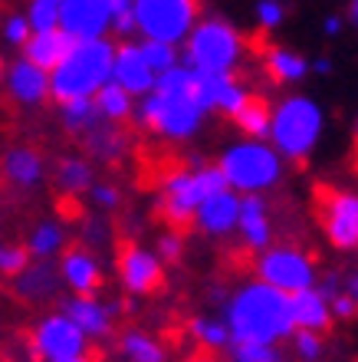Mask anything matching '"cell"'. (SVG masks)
<instances>
[{
    "instance_id": "b9f144b4",
    "label": "cell",
    "mask_w": 358,
    "mask_h": 362,
    "mask_svg": "<svg viewBox=\"0 0 358 362\" xmlns=\"http://www.w3.org/2000/svg\"><path fill=\"white\" fill-rule=\"evenodd\" d=\"M93 201H95V208L112 211V208H119V191H115L112 185H95V188H93Z\"/></svg>"
},
{
    "instance_id": "f6af8a7d",
    "label": "cell",
    "mask_w": 358,
    "mask_h": 362,
    "mask_svg": "<svg viewBox=\"0 0 358 362\" xmlns=\"http://www.w3.org/2000/svg\"><path fill=\"white\" fill-rule=\"evenodd\" d=\"M188 362H217V359H210V353H208V349H198V353L191 356Z\"/></svg>"
},
{
    "instance_id": "4316f807",
    "label": "cell",
    "mask_w": 358,
    "mask_h": 362,
    "mask_svg": "<svg viewBox=\"0 0 358 362\" xmlns=\"http://www.w3.org/2000/svg\"><path fill=\"white\" fill-rule=\"evenodd\" d=\"M230 119H234L246 135H270V119H273V112H270V103H266L263 95L246 93L240 109H237Z\"/></svg>"
},
{
    "instance_id": "836d02e7",
    "label": "cell",
    "mask_w": 358,
    "mask_h": 362,
    "mask_svg": "<svg viewBox=\"0 0 358 362\" xmlns=\"http://www.w3.org/2000/svg\"><path fill=\"white\" fill-rule=\"evenodd\" d=\"M59 7L63 0H30V10H27V23L30 30H53L59 23Z\"/></svg>"
},
{
    "instance_id": "ba28073f",
    "label": "cell",
    "mask_w": 358,
    "mask_h": 362,
    "mask_svg": "<svg viewBox=\"0 0 358 362\" xmlns=\"http://www.w3.org/2000/svg\"><path fill=\"white\" fill-rule=\"evenodd\" d=\"M220 175H224L227 188L237 191L270 188L280 178V155L260 142L234 145V148H227L224 162H220Z\"/></svg>"
},
{
    "instance_id": "7a4b0ae2",
    "label": "cell",
    "mask_w": 358,
    "mask_h": 362,
    "mask_svg": "<svg viewBox=\"0 0 358 362\" xmlns=\"http://www.w3.org/2000/svg\"><path fill=\"white\" fill-rule=\"evenodd\" d=\"M292 326L290 316V296L260 284H246L240 293L227 303V333H234L244 343H270L290 336Z\"/></svg>"
},
{
    "instance_id": "f1b7e54d",
    "label": "cell",
    "mask_w": 358,
    "mask_h": 362,
    "mask_svg": "<svg viewBox=\"0 0 358 362\" xmlns=\"http://www.w3.org/2000/svg\"><path fill=\"white\" fill-rule=\"evenodd\" d=\"M63 247H66V230H63V224H56V221L37 224L33 234H30V244H27L33 260H53L56 254H63Z\"/></svg>"
},
{
    "instance_id": "cb8c5ba5",
    "label": "cell",
    "mask_w": 358,
    "mask_h": 362,
    "mask_svg": "<svg viewBox=\"0 0 358 362\" xmlns=\"http://www.w3.org/2000/svg\"><path fill=\"white\" fill-rule=\"evenodd\" d=\"M240 230H244V247L246 250H263L270 244V218H266V204L256 194L240 201V218H237Z\"/></svg>"
},
{
    "instance_id": "7bdbcfd3",
    "label": "cell",
    "mask_w": 358,
    "mask_h": 362,
    "mask_svg": "<svg viewBox=\"0 0 358 362\" xmlns=\"http://www.w3.org/2000/svg\"><path fill=\"white\" fill-rule=\"evenodd\" d=\"M332 316H342V320H349V316H355V300L352 296H332Z\"/></svg>"
},
{
    "instance_id": "7c38bea8",
    "label": "cell",
    "mask_w": 358,
    "mask_h": 362,
    "mask_svg": "<svg viewBox=\"0 0 358 362\" xmlns=\"http://www.w3.org/2000/svg\"><path fill=\"white\" fill-rule=\"evenodd\" d=\"M119 276H122V286L132 296H148L165 284L161 260L129 238L119 240Z\"/></svg>"
},
{
    "instance_id": "4fadbf2b",
    "label": "cell",
    "mask_w": 358,
    "mask_h": 362,
    "mask_svg": "<svg viewBox=\"0 0 358 362\" xmlns=\"http://www.w3.org/2000/svg\"><path fill=\"white\" fill-rule=\"evenodd\" d=\"M56 27L73 40H99L112 27V17L102 7V0H63Z\"/></svg>"
},
{
    "instance_id": "f907efd6",
    "label": "cell",
    "mask_w": 358,
    "mask_h": 362,
    "mask_svg": "<svg viewBox=\"0 0 358 362\" xmlns=\"http://www.w3.org/2000/svg\"><path fill=\"white\" fill-rule=\"evenodd\" d=\"M355 158H358V122H355Z\"/></svg>"
},
{
    "instance_id": "5b68a950",
    "label": "cell",
    "mask_w": 358,
    "mask_h": 362,
    "mask_svg": "<svg viewBox=\"0 0 358 362\" xmlns=\"http://www.w3.org/2000/svg\"><path fill=\"white\" fill-rule=\"evenodd\" d=\"M319 132L322 112L319 105L309 103L306 95L283 99V105L270 119V135H273L276 152L286 155V158H296V162H302L312 152V145L319 142Z\"/></svg>"
},
{
    "instance_id": "f546056e",
    "label": "cell",
    "mask_w": 358,
    "mask_h": 362,
    "mask_svg": "<svg viewBox=\"0 0 358 362\" xmlns=\"http://www.w3.org/2000/svg\"><path fill=\"white\" fill-rule=\"evenodd\" d=\"M56 185L63 194L79 198L83 191L93 188V165L85 162V158H63L56 165Z\"/></svg>"
},
{
    "instance_id": "d4e9b609",
    "label": "cell",
    "mask_w": 358,
    "mask_h": 362,
    "mask_svg": "<svg viewBox=\"0 0 358 362\" xmlns=\"http://www.w3.org/2000/svg\"><path fill=\"white\" fill-rule=\"evenodd\" d=\"M260 57H263V66L270 73V79H276V83H299L306 76V69H309V63L299 53H290L283 47H266V53L260 49Z\"/></svg>"
},
{
    "instance_id": "2e32d148",
    "label": "cell",
    "mask_w": 358,
    "mask_h": 362,
    "mask_svg": "<svg viewBox=\"0 0 358 362\" xmlns=\"http://www.w3.org/2000/svg\"><path fill=\"white\" fill-rule=\"evenodd\" d=\"M246 89L237 86L230 73H194V99L201 103V109H220V112L234 115L244 103Z\"/></svg>"
},
{
    "instance_id": "681fc988",
    "label": "cell",
    "mask_w": 358,
    "mask_h": 362,
    "mask_svg": "<svg viewBox=\"0 0 358 362\" xmlns=\"http://www.w3.org/2000/svg\"><path fill=\"white\" fill-rule=\"evenodd\" d=\"M352 20L358 23V0H352Z\"/></svg>"
},
{
    "instance_id": "277c9868",
    "label": "cell",
    "mask_w": 358,
    "mask_h": 362,
    "mask_svg": "<svg viewBox=\"0 0 358 362\" xmlns=\"http://www.w3.org/2000/svg\"><path fill=\"white\" fill-rule=\"evenodd\" d=\"M161 185L165 188H161V198H158V218L168 224L171 234H181V238L194 224L201 201L227 188L220 168H194V172L178 168V172L165 175Z\"/></svg>"
},
{
    "instance_id": "8992f818",
    "label": "cell",
    "mask_w": 358,
    "mask_h": 362,
    "mask_svg": "<svg viewBox=\"0 0 358 362\" xmlns=\"http://www.w3.org/2000/svg\"><path fill=\"white\" fill-rule=\"evenodd\" d=\"M135 30L155 43H178L191 33L198 17V0H132Z\"/></svg>"
},
{
    "instance_id": "ee69618b",
    "label": "cell",
    "mask_w": 358,
    "mask_h": 362,
    "mask_svg": "<svg viewBox=\"0 0 358 362\" xmlns=\"http://www.w3.org/2000/svg\"><path fill=\"white\" fill-rule=\"evenodd\" d=\"M102 7L115 20V17H122V13H132V0H102Z\"/></svg>"
},
{
    "instance_id": "1f68e13d",
    "label": "cell",
    "mask_w": 358,
    "mask_h": 362,
    "mask_svg": "<svg viewBox=\"0 0 358 362\" xmlns=\"http://www.w3.org/2000/svg\"><path fill=\"white\" fill-rule=\"evenodd\" d=\"M122 353L132 362H165V349L158 346V339H151L142 329L122 333Z\"/></svg>"
},
{
    "instance_id": "52a82bcc",
    "label": "cell",
    "mask_w": 358,
    "mask_h": 362,
    "mask_svg": "<svg viewBox=\"0 0 358 362\" xmlns=\"http://www.w3.org/2000/svg\"><path fill=\"white\" fill-rule=\"evenodd\" d=\"M312 214L332 240V247L355 250L358 247V194L339 191L332 185L312 188Z\"/></svg>"
},
{
    "instance_id": "44dd1931",
    "label": "cell",
    "mask_w": 358,
    "mask_h": 362,
    "mask_svg": "<svg viewBox=\"0 0 358 362\" xmlns=\"http://www.w3.org/2000/svg\"><path fill=\"white\" fill-rule=\"evenodd\" d=\"M59 313H66L79 329H83L85 339H105L112 333V316H115V303L102 306L95 296H73L63 303Z\"/></svg>"
},
{
    "instance_id": "60d3db41",
    "label": "cell",
    "mask_w": 358,
    "mask_h": 362,
    "mask_svg": "<svg viewBox=\"0 0 358 362\" xmlns=\"http://www.w3.org/2000/svg\"><path fill=\"white\" fill-rule=\"evenodd\" d=\"M181 254H184V238L168 230V234L158 240V257L168 260V264H174V260H181Z\"/></svg>"
},
{
    "instance_id": "74e56055",
    "label": "cell",
    "mask_w": 358,
    "mask_h": 362,
    "mask_svg": "<svg viewBox=\"0 0 358 362\" xmlns=\"http://www.w3.org/2000/svg\"><path fill=\"white\" fill-rule=\"evenodd\" d=\"M30 23H27V17L23 13H13V17H7L4 20V40H7L10 47H23L30 40Z\"/></svg>"
},
{
    "instance_id": "e575fe53",
    "label": "cell",
    "mask_w": 358,
    "mask_h": 362,
    "mask_svg": "<svg viewBox=\"0 0 358 362\" xmlns=\"http://www.w3.org/2000/svg\"><path fill=\"white\" fill-rule=\"evenodd\" d=\"M191 336L201 343V349H217L227 343V326L217 320H191Z\"/></svg>"
},
{
    "instance_id": "7402d4cb",
    "label": "cell",
    "mask_w": 358,
    "mask_h": 362,
    "mask_svg": "<svg viewBox=\"0 0 358 362\" xmlns=\"http://www.w3.org/2000/svg\"><path fill=\"white\" fill-rule=\"evenodd\" d=\"M290 316H292V326L309 329V333H329V326H332L329 300L319 290H299V293H292Z\"/></svg>"
},
{
    "instance_id": "484cf974",
    "label": "cell",
    "mask_w": 358,
    "mask_h": 362,
    "mask_svg": "<svg viewBox=\"0 0 358 362\" xmlns=\"http://www.w3.org/2000/svg\"><path fill=\"white\" fill-rule=\"evenodd\" d=\"M85 148L89 155L95 158H102V162H115V158H122L125 148H129V139H125L122 129H115V125H95L85 132Z\"/></svg>"
},
{
    "instance_id": "ac0fdd59",
    "label": "cell",
    "mask_w": 358,
    "mask_h": 362,
    "mask_svg": "<svg viewBox=\"0 0 358 362\" xmlns=\"http://www.w3.org/2000/svg\"><path fill=\"white\" fill-rule=\"evenodd\" d=\"M155 79L158 76L151 73V66L145 63V57H142V49L138 47L125 43V47L115 49V57H112V83H119L129 95L151 93Z\"/></svg>"
},
{
    "instance_id": "ffe728a7",
    "label": "cell",
    "mask_w": 358,
    "mask_h": 362,
    "mask_svg": "<svg viewBox=\"0 0 358 362\" xmlns=\"http://www.w3.org/2000/svg\"><path fill=\"white\" fill-rule=\"evenodd\" d=\"M237 218H240V198H237L230 188L204 198L201 201V208H198V214H194L198 228L204 230V234H214V238L230 234V230L237 228Z\"/></svg>"
},
{
    "instance_id": "816d5d0a",
    "label": "cell",
    "mask_w": 358,
    "mask_h": 362,
    "mask_svg": "<svg viewBox=\"0 0 358 362\" xmlns=\"http://www.w3.org/2000/svg\"><path fill=\"white\" fill-rule=\"evenodd\" d=\"M0 362H4V359H0Z\"/></svg>"
},
{
    "instance_id": "5bb4252c",
    "label": "cell",
    "mask_w": 358,
    "mask_h": 362,
    "mask_svg": "<svg viewBox=\"0 0 358 362\" xmlns=\"http://www.w3.org/2000/svg\"><path fill=\"white\" fill-rule=\"evenodd\" d=\"M59 280L73 290L76 296H95L102 290V267L89 247H66L59 257Z\"/></svg>"
},
{
    "instance_id": "3957f363",
    "label": "cell",
    "mask_w": 358,
    "mask_h": 362,
    "mask_svg": "<svg viewBox=\"0 0 358 362\" xmlns=\"http://www.w3.org/2000/svg\"><path fill=\"white\" fill-rule=\"evenodd\" d=\"M112 57L115 47L105 37L76 40L69 57L49 73V95L59 105L73 99H93L112 79Z\"/></svg>"
},
{
    "instance_id": "4dcf8cb0",
    "label": "cell",
    "mask_w": 358,
    "mask_h": 362,
    "mask_svg": "<svg viewBox=\"0 0 358 362\" xmlns=\"http://www.w3.org/2000/svg\"><path fill=\"white\" fill-rule=\"evenodd\" d=\"M59 119H63V125H66L69 132H89V129H95V125L102 122L99 119V112H95V103L93 99H73V103H63L59 105Z\"/></svg>"
},
{
    "instance_id": "9a60e30c",
    "label": "cell",
    "mask_w": 358,
    "mask_h": 362,
    "mask_svg": "<svg viewBox=\"0 0 358 362\" xmlns=\"http://www.w3.org/2000/svg\"><path fill=\"white\" fill-rule=\"evenodd\" d=\"M4 86H7L10 99L20 105H43L49 99V73L33 66L30 59H13L4 69Z\"/></svg>"
},
{
    "instance_id": "d6a6232c",
    "label": "cell",
    "mask_w": 358,
    "mask_h": 362,
    "mask_svg": "<svg viewBox=\"0 0 358 362\" xmlns=\"http://www.w3.org/2000/svg\"><path fill=\"white\" fill-rule=\"evenodd\" d=\"M138 49H142L145 63L151 66V73H155V76L168 73L171 66H178V49L171 47V43H155V40H148V43H142Z\"/></svg>"
},
{
    "instance_id": "8fae6325",
    "label": "cell",
    "mask_w": 358,
    "mask_h": 362,
    "mask_svg": "<svg viewBox=\"0 0 358 362\" xmlns=\"http://www.w3.org/2000/svg\"><path fill=\"white\" fill-rule=\"evenodd\" d=\"M256 270V276L263 280L266 286H273L280 293H299V290H309L316 274H312L309 257L296 247H273V250H260V257L250 264Z\"/></svg>"
},
{
    "instance_id": "e0dca14e",
    "label": "cell",
    "mask_w": 358,
    "mask_h": 362,
    "mask_svg": "<svg viewBox=\"0 0 358 362\" xmlns=\"http://www.w3.org/2000/svg\"><path fill=\"white\" fill-rule=\"evenodd\" d=\"M13 293L23 303H47L59 293V270L53 267V260H30L13 280Z\"/></svg>"
},
{
    "instance_id": "30bf717a",
    "label": "cell",
    "mask_w": 358,
    "mask_h": 362,
    "mask_svg": "<svg viewBox=\"0 0 358 362\" xmlns=\"http://www.w3.org/2000/svg\"><path fill=\"white\" fill-rule=\"evenodd\" d=\"M89 353H93L89 339L66 313H49L30 329V356L37 362L79 359V356Z\"/></svg>"
},
{
    "instance_id": "603a6c76",
    "label": "cell",
    "mask_w": 358,
    "mask_h": 362,
    "mask_svg": "<svg viewBox=\"0 0 358 362\" xmlns=\"http://www.w3.org/2000/svg\"><path fill=\"white\" fill-rule=\"evenodd\" d=\"M43 155L37 148H30V145H17V148H10L4 155V178L13 185V188H37L40 181H43Z\"/></svg>"
},
{
    "instance_id": "bcb514c9",
    "label": "cell",
    "mask_w": 358,
    "mask_h": 362,
    "mask_svg": "<svg viewBox=\"0 0 358 362\" xmlns=\"http://www.w3.org/2000/svg\"><path fill=\"white\" fill-rule=\"evenodd\" d=\"M339 23H342L339 17H329L326 20V33H339Z\"/></svg>"
},
{
    "instance_id": "7dc6e473",
    "label": "cell",
    "mask_w": 358,
    "mask_h": 362,
    "mask_svg": "<svg viewBox=\"0 0 358 362\" xmlns=\"http://www.w3.org/2000/svg\"><path fill=\"white\" fill-rule=\"evenodd\" d=\"M59 362H99V353H89V356H79V359H59Z\"/></svg>"
},
{
    "instance_id": "f35d334b",
    "label": "cell",
    "mask_w": 358,
    "mask_h": 362,
    "mask_svg": "<svg viewBox=\"0 0 358 362\" xmlns=\"http://www.w3.org/2000/svg\"><path fill=\"white\" fill-rule=\"evenodd\" d=\"M283 13H286V7L280 0H260V7H256V20H260V27H266V30L280 27V23H283Z\"/></svg>"
},
{
    "instance_id": "ab89813d",
    "label": "cell",
    "mask_w": 358,
    "mask_h": 362,
    "mask_svg": "<svg viewBox=\"0 0 358 362\" xmlns=\"http://www.w3.org/2000/svg\"><path fill=\"white\" fill-rule=\"evenodd\" d=\"M292 343H296V353L302 356V359H319L322 353V343H319V336L309 333V329H299V333L292 336Z\"/></svg>"
},
{
    "instance_id": "9c48e42d",
    "label": "cell",
    "mask_w": 358,
    "mask_h": 362,
    "mask_svg": "<svg viewBox=\"0 0 358 362\" xmlns=\"http://www.w3.org/2000/svg\"><path fill=\"white\" fill-rule=\"evenodd\" d=\"M240 37L234 27H227L220 20L201 23L191 30L188 40V63L191 73H230L234 63L240 59Z\"/></svg>"
},
{
    "instance_id": "6da1fadb",
    "label": "cell",
    "mask_w": 358,
    "mask_h": 362,
    "mask_svg": "<svg viewBox=\"0 0 358 362\" xmlns=\"http://www.w3.org/2000/svg\"><path fill=\"white\" fill-rule=\"evenodd\" d=\"M201 119H204V109L194 99V73L181 66L161 73L151 86V95L138 105V122L168 139L194 135Z\"/></svg>"
},
{
    "instance_id": "83f0119b",
    "label": "cell",
    "mask_w": 358,
    "mask_h": 362,
    "mask_svg": "<svg viewBox=\"0 0 358 362\" xmlns=\"http://www.w3.org/2000/svg\"><path fill=\"white\" fill-rule=\"evenodd\" d=\"M93 103L102 122H125L132 115V95L125 93L119 83H112V79L93 95Z\"/></svg>"
},
{
    "instance_id": "d590c367",
    "label": "cell",
    "mask_w": 358,
    "mask_h": 362,
    "mask_svg": "<svg viewBox=\"0 0 358 362\" xmlns=\"http://www.w3.org/2000/svg\"><path fill=\"white\" fill-rule=\"evenodd\" d=\"M30 260L33 257H30V250L23 244H0V276L4 280H13Z\"/></svg>"
},
{
    "instance_id": "c3c4849f",
    "label": "cell",
    "mask_w": 358,
    "mask_h": 362,
    "mask_svg": "<svg viewBox=\"0 0 358 362\" xmlns=\"http://www.w3.org/2000/svg\"><path fill=\"white\" fill-rule=\"evenodd\" d=\"M349 296H352V300H355V303H358V274L352 276V284H349Z\"/></svg>"
},
{
    "instance_id": "8d00e7d4",
    "label": "cell",
    "mask_w": 358,
    "mask_h": 362,
    "mask_svg": "<svg viewBox=\"0 0 358 362\" xmlns=\"http://www.w3.org/2000/svg\"><path fill=\"white\" fill-rule=\"evenodd\" d=\"M230 359L234 362H280V353L270 343H244V339H237L234 349H230Z\"/></svg>"
},
{
    "instance_id": "d6986e66",
    "label": "cell",
    "mask_w": 358,
    "mask_h": 362,
    "mask_svg": "<svg viewBox=\"0 0 358 362\" xmlns=\"http://www.w3.org/2000/svg\"><path fill=\"white\" fill-rule=\"evenodd\" d=\"M73 47H76V40L69 37V33H63L59 27H53V30H37V33H30V40L20 49H23V59H30L33 66L53 73V69L69 57Z\"/></svg>"
}]
</instances>
